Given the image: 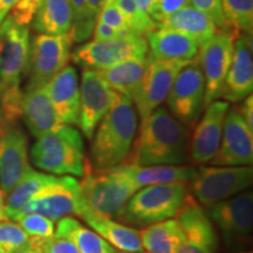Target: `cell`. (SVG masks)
Returning <instances> with one entry per match:
<instances>
[{
    "label": "cell",
    "instance_id": "4",
    "mask_svg": "<svg viewBox=\"0 0 253 253\" xmlns=\"http://www.w3.org/2000/svg\"><path fill=\"white\" fill-rule=\"evenodd\" d=\"M188 183H163L138 189L126 202L116 219L134 226L175 218L189 195Z\"/></svg>",
    "mask_w": 253,
    "mask_h": 253
},
{
    "label": "cell",
    "instance_id": "38",
    "mask_svg": "<svg viewBox=\"0 0 253 253\" xmlns=\"http://www.w3.org/2000/svg\"><path fill=\"white\" fill-rule=\"evenodd\" d=\"M190 5L194 6L195 8H197L207 14L213 21L214 25H216L217 30L236 34V36H239L240 34L238 32L233 31L230 27L229 23H227L225 14H224L223 11L221 0H190Z\"/></svg>",
    "mask_w": 253,
    "mask_h": 253
},
{
    "label": "cell",
    "instance_id": "11",
    "mask_svg": "<svg viewBox=\"0 0 253 253\" xmlns=\"http://www.w3.org/2000/svg\"><path fill=\"white\" fill-rule=\"evenodd\" d=\"M81 204L80 184L77 179L71 176L55 177L25 205L19 217L38 213L58 221L61 218L78 214Z\"/></svg>",
    "mask_w": 253,
    "mask_h": 253
},
{
    "label": "cell",
    "instance_id": "2",
    "mask_svg": "<svg viewBox=\"0 0 253 253\" xmlns=\"http://www.w3.org/2000/svg\"><path fill=\"white\" fill-rule=\"evenodd\" d=\"M137 116L130 97L116 93L112 108L100 121L91 143V167L108 169L125 162L135 140Z\"/></svg>",
    "mask_w": 253,
    "mask_h": 253
},
{
    "label": "cell",
    "instance_id": "43",
    "mask_svg": "<svg viewBox=\"0 0 253 253\" xmlns=\"http://www.w3.org/2000/svg\"><path fill=\"white\" fill-rule=\"evenodd\" d=\"M93 36L94 40H107L120 36H126V34L121 33V32L115 30V28L108 26V25L100 23V21L96 20L93 30Z\"/></svg>",
    "mask_w": 253,
    "mask_h": 253
},
{
    "label": "cell",
    "instance_id": "14",
    "mask_svg": "<svg viewBox=\"0 0 253 253\" xmlns=\"http://www.w3.org/2000/svg\"><path fill=\"white\" fill-rule=\"evenodd\" d=\"M182 240L176 253H216L218 239L207 211L191 194L186 196L176 216Z\"/></svg>",
    "mask_w": 253,
    "mask_h": 253
},
{
    "label": "cell",
    "instance_id": "23",
    "mask_svg": "<svg viewBox=\"0 0 253 253\" xmlns=\"http://www.w3.org/2000/svg\"><path fill=\"white\" fill-rule=\"evenodd\" d=\"M77 216L82 218L95 232L99 233L114 248L121 251H143L140 231L126 226V224H120L113 220V218L96 213L87 207L84 201Z\"/></svg>",
    "mask_w": 253,
    "mask_h": 253
},
{
    "label": "cell",
    "instance_id": "48",
    "mask_svg": "<svg viewBox=\"0 0 253 253\" xmlns=\"http://www.w3.org/2000/svg\"><path fill=\"white\" fill-rule=\"evenodd\" d=\"M154 1L155 0H134L135 4L137 5L142 11L145 12V13H148L149 15H150L151 7H153L154 5Z\"/></svg>",
    "mask_w": 253,
    "mask_h": 253
},
{
    "label": "cell",
    "instance_id": "6",
    "mask_svg": "<svg viewBox=\"0 0 253 253\" xmlns=\"http://www.w3.org/2000/svg\"><path fill=\"white\" fill-rule=\"evenodd\" d=\"M252 167H203L190 182L194 198L205 207L225 201L251 186Z\"/></svg>",
    "mask_w": 253,
    "mask_h": 253
},
{
    "label": "cell",
    "instance_id": "7",
    "mask_svg": "<svg viewBox=\"0 0 253 253\" xmlns=\"http://www.w3.org/2000/svg\"><path fill=\"white\" fill-rule=\"evenodd\" d=\"M205 80L198 54L178 72L167 96L168 108L185 126H195L205 108Z\"/></svg>",
    "mask_w": 253,
    "mask_h": 253
},
{
    "label": "cell",
    "instance_id": "27",
    "mask_svg": "<svg viewBox=\"0 0 253 253\" xmlns=\"http://www.w3.org/2000/svg\"><path fill=\"white\" fill-rule=\"evenodd\" d=\"M32 21L38 33L50 36L67 34L73 24L71 0H41Z\"/></svg>",
    "mask_w": 253,
    "mask_h": 253
},
{
    "label": "cell",
    "instance_id": "32",
    "mask_svg": "<svg viewBox=\"0 0 253 253\" xmlns=\"http://www.w3.org/2000/svg\"><path fill=\"white\" fill-rule=\"evenodd\" d=\"M24 91L20 86H5L0 82V135L17 125L21 118Z\"/></svg>",
    "mask_w": 253,
    "mask_h": 253
},
{
    "label": "cell",
    "instance_id": "10",
    "mask_svg": "<svg viewBox=\"0 0 253 253\" xmlns=\"http://www.w3.org/2000/svg\"><path fill=\"white\" fill-rule=\"evenodd\" d=\"M188 62L181 60H157L147 54L143 78L131 97L142 121L164 102L177 74Z\"/></svg>",
    "mask_w": 253,
    "mask_h": 253
},
{
    "label": "cell",
    "instance_id": "12",
    "mask_svg": "<svg viewBox=\"0 0 253 253\" xmlns=\"http://www.w3.org/2000/svg\"><path fill=\"white\" fill-rule=\"evenodd\" d=\"M30 30L6 17L0 25V82L5 86H20L27 73L30 59Z\"/></svg>",
    "mask_w": 253,
    "mask_h": 253
},
{
    "label": "cell",
    "instance_id": "52",
    "mask_svg": "<svg viewBox=\"0 0 253 253\" xmlns=\"http://www.w3.org/2000/svg\"><path fill=\"white\" fill-rule=\"evenodd\" d=\"M244 253H252V252H244Z\"/></svg>",
    "mask_w": 253,
    "mask_h": 253
},
{
    "label": "cell",
    "instance_id": "18",
    "mask_svg": "<svg viewBox=\"0 0 253 253\" xmlns=\"http://www.w3.org/2000/svg\"><path fill=\"white\" fill-rule=\"evenodd\" d=\"M229 108L230 102L227 101L214 100L207 106V112L190 140V158L195 163H210L217 154L223 134L224 119Z\"/></svg>",
    "mask_w": 253,
    "mask_h": 253
},
{
    "label": "cell",
    "instance_id": "30",
    "mask_svg": "<svg viewBox=\"0 0 253 253\" xmlns=\"http://www.w3.org/2000/svg\"><path fill=\"white\" fill-rule=\"evenodd\" d=\"M54 178L55 176L53 175L31 169L7 194L5 201V213L7 219L15 221L25 205Z\"/></svg>",
    "mask_w": 253,
    "mask_h": 253
},
{
    "label": "cell",
    "instance_id": "36",
    "mask_svg": "<svg viewBox=\"0 0 253 253\" xmlns=\"http://www.w3.org/2000/svg\"><path fill=\"white\" fill-rule=\"evenodd\" d=\"M30 243V237L17 221L0 220V249L13 253Z\"/></svg>",
    "mask_w": 253,
    "mask_h": 253
},
{
    "label": "cell",
    "instance_id": "13",
    "mask_svg": "<svg viewBox=\"0 0 253 253\" xmlns=\"http://www.w3.org/2000/svg\"><path fill=\"white\" fill-rule=\"evenodd\" d=\"M237 37L236 34L217 31L201 46L198 59L205 80V107L220 97L232 61L233 45Z\"/></svg>",
    "mask_w": 253,
    "mask_h": 253
},
{
    "label": "cell",
    "instance_id": "20",
    "mask_svg": "<svg viewBox=\"0 0 253 253\" xmlns=\"http://www.w3.org/2000/svg\"><path fill=\"white\" fill-rule=\"evenodd\" d=\"M252 89V38L250 34L240 33L235 40L232 61L221 89L220 97L227 102H239L251 95Z\"/></svg>",
    "mask_w": 253,
    "mask_h": 253
},
{
    "label": "cell",
    "instance_id": "22",
    "mask_svg": "<svg viewBox=\"0 0 253 253\" xmlns=\"http://www.w3.org/2000/svg\"><path fill=\"white\" fill-rule=\"evenodd\" d=\"M21 118L36 138L63 126L53 107L46 86L25 91Z\"/></svg>",
    "mask_w": 253,
    "mask_h": 253
},
{
    "label": "cell",
    "instance_id": "9",
    "mask_svg": "<svg viewBox=\"0 0 253 253\" xmlns=\"http://www.w3.org/2000/svg\"><path fill=\"white\" fill-rule=\"evenodd\" d=\"M148 41L145 37L126 34L107 40H93L79 46L72 59L84 68L104 69L132 58H145Z\"/></svg>",
    "mask_w": 253,
    "mask_h": 253
},
{
    "label": "cell",
    "instance_id": "44",
    "mask_svg": "<svg viewBox=\"0 0 253 253\" xmlns=\"http://www.w3.org/2000/svg\"><path fill=\"white\" fill-rule=\"evenodd\" d=\"M244 103L238 109L240 115L243 116L244 121L248 123V126L253 130V97L252 95H249L248 97L244 99Z\"/></svg>",
    "mask_w": 253,
    "mask_h": 253
},
{
    "label": "cell",
    "instance_id": "24",
    "mask_svg": "<svg viewBox=\"0 0 253 253\" xmlns=\"http://www.w3.org/2000/svg\"><path fill=\"white\" fill-rule=\"evenodd\" d=\"M147 41L148 54L157 60L190 61L199 52L197 41L170 28H156L148 34Z\"/></svg>",
    "mask_w": 253,
    "mask_h": 253
},
{
    "label": "cell",
    "instance_id": "50",
    "mask_svg": "<svg viewBox=\"0 0 253 253\" xmlns=\"http://www.w3.org/2000/svg\"><path fill=\"white\" fill-rule=\"evenodd\" d=\"M113 253H147V252H143V251H114Z\"/></svg>",
    "mask_w": 253,
    "mask_h": 253
},
{
    "label": "cell",
    "instance_id": "45",
    "mask_svg": "<svg viewBox=\"0 0 253 253\" xmlns=\"http://www.w3.org/2000/svg\"><path fill=\"white\" fill-rule=\"evenodd\" d=\"M13 253H41L38 238H31L30 237V243L27 245L23 246V248L18 249Z\"/></svg>",
    "mask_w": 253,
    "mask_h": 253
},
{
    "label": "cell",
    "instance_id": "21",
    "mask_svg": "<svg viewBox=\"0 0 253 253\" xmlns=\"http://www.w3.org/2000/svg\"><path fill=\"white\" fill-rule=\"evenodd\" d=\"M47 93L62 125H80V86L77 69L66 66L46 84Z\"/></svg>",
    "mask_w": 253,
    "mask_h": 253
},
{
    "label": "cell",
    "instance_id": "26",
    "mask_svg": "<svg viewBox=\"0 0 253 253\" xmlns=\"http://www.w3.org/2000/svg\"><path fill=\"white\" fill-rule=\"evenodd\" d=\"M156 25L157 28H170L182 32L197 41L199 47L217 32L213 21L207 14L191 5L181 8Z\"/></svg>",
    "mask_w": 253,
    "mask_h": 253
},
{
    "label": "cell",
    "instance_id": "28",
    "mask_svg": "<svg viewBox=\"0 0 253 253\" xmlns=\"http://www.w3.org/2000/svg\"><path fill=\"white\" fill-rule=\"evenodd\" d=\"M145 66L147 56L132 58L115 63L108 68L99 69V73L113 90L131 99L143 78Z\"/></svg>",
    "mask_w": 253,
    "mask_h": 253
},
{
    "label": "cell",
    "instance_id": "33",
    "mask_svg": "<svg viewBox=\"0 0 253 253\" xmlns=\"http://www.w3.org/2000/svg\"><path fill=\"white\" fill-rule=\"evenodd\" d=\"M230 27L238 33L251 36L253 28V0H221Z\"/></svg>",
    "mask_w": 253,
    "mask_h": 253
},
{
    "label": "cell",
    "instance_id": "51",
    "mask_svg": "<svg viewBox=\"0 0 253 253\" xmlns=\"http://www.w3.org/2000/svg\"><path fill=\"white\" fill-rule=\"evenodd\" d=\"M0 253H7V252L4 251V250H1V249H0Z\"/></svg>",
    "mask_w": 253,
    "mask_h": 253
},
{
    "label": "cell",
    "instance_id": "35",
    "mask_svg": "<svg viewBox=\"0 0 253 253\" xmlns=\"http://www.w3.org/2000/svg\"><path fill=\"white\" fill-rule=\"evenodd\" d=\"M122 13L128 20L132 33L136 36L145 37L157 28L156 23L149 14L145 13L135 4L134 0H114Z\"/></svg>",
    "mask_w": 253,
    "mask_h": 253
},
{
    "label": "cell",
    "instance_id": "37",
    "mask_svg": "<svg viewBox=\"0 0 253 253\" xmlns=\"http://www.w3.org/2000/svg\"><path fill=\"white\" fill-rule=\"evenodd\" d=\"M17 223L31 238H50L54 236V221L41 214H24L18 218Z\"/></svg>",
    "mask_w": 253,
    "mask_h": 253
},
{
    "label": "cell",
    "instance_id": "3",
    "mask_svg": "<svg viewBox=\"0 0 253 253\" xmlns=\"http://www.w3.org/2000/svg\"><path fill=\"white\" fill-rule=\"evenodd\" d=\"M81 177L79 184L84 203L96 213L108 218H118L126 202L141 189L120 166L95 169L89 161H86Z\"/></svg>",
    "mask_w": 253,
    "mask_h": 253
},
{
    "label": "cell",
    "instance_id": "40",
    "mask_svg": "<svg viewBox=\"0 0 253 253\" xmlns=\"http://www.w3.org/2000/svg\"><path fill=\"white\" fill-rule=\"evenodd\" d=\"M40 2L41 0H18L8 12L7 17L11 18L15 24L27 26L33 20Z\"/></svg>",
    "mask_w": 253,
    "mask_h": 253
},
{
    "label": "cell",
    "instance_id": "31",
    "mask_svg": "<svg viewBox=\"0 0 253 253\" xmlns=\"http://www.w3.org/2000/svg\"><path fill=\"white\" fill-rule=\"evenodd\" d=\"M143 251L147 253H176L182 240V231L176 219L151 224L140 231Z\"/></svg>",
    "mask_w": 253,
    "mask_h": 253
},
{
    "label": "cell",
    "instance_id": "41",
    "mask_svg": "<svg viewBox=\"0 0 253 253\" xmlns=\"http://www.w3.org/2000/svg\"><path fill=\"white\" fill-rule=\"evenodd\" d=\"M188 5H190V0H155L150 17L158 24Z\"/></svg>",
    "mask_w": 253,
    "mask_h": 253
},
{
    "label": "cell",
    "instance_id": "49",
    "mask_svg": "<svg viewBox=\"0 0 253 253\" xmlns=\"http://www.w3.org/2000/svg\"><path fill=\"white\" fill-rule=\"evenodd\" d=\"M6 219H7V217L5 213V194L0 189V220Z\"/></svg>",
    "mask_w": 253,
    "mask_h": 253
},
{
    "label": "cell",
    "instance_id": "8",
    "mask_svg": "<svg viewBox=\"0 0 253 253\" xmlns=\"http://www.w3.org/2000/svg\"><path fill=\"white\" fill-rule=\"evenodd\" d=\"M71 37L67 34H37L31 40L26 90L45 87L68 65L71 59Z\"/></svg>",
    "mask_w": 253,
    "mask_h": 253
},
{
    "label": "cell",
    "instance_id": "34",
    "mask_svg": "<svg viewBox=\"0 0 253 253\" xmlns=\"http://www.w3.org/2000/svg\"><path fill=\"white\" fill-rule=\"evenodd\" d=\"M73 8V24L68 36L72 42H84L93 34L96 15L93 14L86 0H71Z\"/></svg>",
    "mask_w": 253,
    "mask_h": 253
},
{
    "label": "cell",
    "instance_id": "19",
    "mask_svg": "<svg viewBox=\"0 0 253 253\" xmlns=\"http://www.w3.org/2000/svg\"><path fill=\"white\" fill-rule=\"evenodd\" d=\"M27 144V136L17 126L0 135V189L5 195L32 169Z\"/></svg>",
    "mask_w": 253,
    "mask_h": 253
},
{
    "label": "cell",
    "instance_id": "29",
    "mask_svg": "<svg viewBox=\"0 0 253 253\" xmlns=\"http://www.w3.org/2000/svg\"><path fill=\"white\" fill-rule=\"evenodd\" d=\"M54 236L71 240L80 253H113L115 251L99 233L84 227L71 216L58 220Z\"/></svg>",
    "mask_w": 253,
    "mask_h": 253
},
{
    "label": "cell",
    "instance_id": "16",
    "mask_svg": "<svg viewBox=\"0 0 253 253\" xmlns=\"http://www.w3.org/2000/svg\"><path fill=\"white\" fill-rule=\"evenodd\" d=\"M253 161V130L238 108L227 110L217 154L210 161L218 167L251 166Z\"/></svg>",
    "mask_w": 253,
    "mask_h": 253
},
{
    "label": "cell",
    "instance_id": "39",
    "mask_svg": "<svg viewBox=\"0 0 253 253\" xmlns=\"http://www.w3.org/2000/svg\"><path fill=\"white\" fill-rule=\"evenodd\" d=\"M96 20L115 28L123 34H134L125 14L122 13V11L114 0H107L106 4L103 5V7L97 14Z\"/></svg>",
    "mask_w": 253,
    "mask_h": 253
},
{
    "label": "cell",
    "instance_id": "46",
    "mask_svg": "<svg viewBox=\"0 0 253 253\" xmlns=\"http://www.w3.org/2000/svg\"><path fill=\"white\" fill-rule=\"evenodd\" d=\"M17 1L18 0H0V25Z\"/></svg>",
    "mask_w": 253,
    "mask_h": 253
},
{
    "label": "cell",
    "instance_id": "5",
    "mask_svg": "<svg viewBox=\"0 0 253 253\" xmlns=\"http://www.w3.org/2000/svg\"><path fill=\"white\" fill-rule=\"evenodd\" d=\"M31 157L34 166L43 171L58 175H84V145L80 131L73 126L63 125L56 130L38 137L31 149Z\"/></svg>",
    "mask_w": 253,
    "mask_h": 253
},
{
    "label": "cell",
    "instance_id": "42",
    "mask_svg": "<svg viewBox=\"0 0 253 253\" xmlns=\"http://www.w3.org/2000/svg\"><path fill=\"white\" fill-rule=\"evenodd\" d=\"M41 253H80L69 239L61 237H50V238H38Z\"/></svg>",
    "mask_w": 253,
    "mask_h": 253
},
{
    "label": "cell",
    "instance_id": "15",
    "mask_svg": "<svg viewBox=\"0 0 253 253\" xmlns=\"http://www.w3.org/2000/svg\"><path fill=\"white\" fill-rule=\"evenodd\" d=\"M116 91L113 90L96 69L84 68L80 86V125L88 140L94 137L95 129L112 108Z\"/></svg>",
    "mask_w": 253,
    "mask_h": 253
},
{
    "label": "cell",
    "instance_id": "1",
    "mask_svg": "<svg viewBox=\"0 0 253 253\" xmlns=\"http://www.w3.org/2000/svg\"><path fill=\"white\" fill-rule=\"evenodd\" d=\"M190 158L188 126L158 107L142 121L141 130L125 162L136 166H181Z\"/></svg>",
    "mask_w": 253,
    "mask_h": 253
},
{
    "label": "cell",
    "instance_id": "47",
    "mask_svg": "<svg viewBox=\"0 0 253 253\" xmlns=\"http://www.w3.org/2000/svg\"><path fill=\"white\" fill-rule=\"evenodd\" d=\"M86 1L88 6H89L90 11L93 12L94 15H96V19H97V14H99L101 8L103 7V5L106 4L107 0H86Z\"/></svg>",
    "mask_w": 253,
    "mask_h": 253
},
{
    "label": "cell",
    "instance_id": "17",
    "mask_svg": "<svg viewBox=\"0 0 253 253\" xmlns=\"http://www.w3.org/2000/svg\"><path fill=\"white\" fill-rule=\"evenodd\" d=\"M208 216L223 232L227 244L239 243L248 238L253 224L252 192L236 195L209 207Z\"/></svg>",
    "mask_w": 253,
    "mask_h": 253
},
{
    "label": "cell",
    "instance_id": "25",
    "mask_svg": "<svg viewBox=\"0 0 253 253\" xmlns=\"http://www.w3.org/2000/svg\"><path fill=\"white\" fill-rule=\"evenodd\" d=\"M120 168L140 188L163 183H190L197 175V169L191 166H136L122 163Z\"/></svg>",
    "mask_w": 253,
    "mask_h": 253
}]
</instances>
